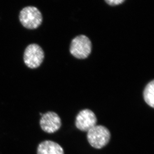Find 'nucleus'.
Returning a JSON list of instances; mask_svg holds the SVG:
<instances>
[{
	"label": "nucleus",
	"mask_w": 154,
	"mask_h": 154,
	"mask_svg": "<svg viewBox=\"0 0 154 154\" xmlns=\"http://www.w3.org/2000/svg\"><path fill=\"white\" fill-rule=\"evenodd\" d=\"M44 58V50L38 45L32 44L26 47L23 54V61L28 68L34 69L39 67Z\"/></svg>",
	"instance_id": "4"
},
{
	"label": "nucleus",
	"mask_w": 154,
	"mask_h": 154,
	"mask_svg": "<svg viewBox=\"0 0 154 154\" xmlns=\"http://www.w3.org/2000/svg\"><path fill=\"white\" fill-rule=\"evenodd\" d=\"M42 129L48 134H52L60 129L61 126V120L57 114L49 111L44 114L39 121Z\"/></svg>",
	"instance_id": "6"
},
{
	"label": "nucleus",
	"mask_w": 154,
	"mask_h": 154,
	"mask_svg": "<svg viewBox=\"0 0 154 154\" xmlns=\"http://www.w3.org/2000/svg\"><path fill=\"white\" fill-rule=\"evenodd\" d=\"M19 19L20 23L25 28L34 30L41 26L42 22V16L37 8L28 6L20 11Z\"/></svg>",
	"instance_id": "2"
},
{
	"label": "nucleus",
	"mask_w": 154,
	"mask_h": 154,
	"mask_svg": "<svg viewBox=\"0 0 154 154\" xmlns=\"http://www.w3.org/2000/svg\"><path fill=\"white\" fill-rule=\"evenodd\" d=\"M87 139L92 147L100 149L110 141L111 134L109 130L102 125H96L87 132Z\"/></svg>",
	"instance_id": "1"
},
{
	"label": "nucleus",
	"mask_w": 154,
	"mask_h": 154,
	"mask_svg": "<svg viewBox=\"0 0 154 154\" xmlns=\"http://www.w3.org/2000/svg\"><path fill=\"white\" fill-rule=\"evenodd\" d=\"M144 101L149 106L154 108V81L148 83L143 91Z\"/></svg>",
	"instance_id": "8"
},
{
	"label": "nucleus",
	"mask_w": 154,
	"mask_h": 154,
	"mask_svg": "<svg viewBox=\"0 0 154 154\" xmlns=\"http://www.w3.org/2000/svg\"><path fill=\"white\" fill-rule=\"evenodd\" d=\"M63 148L54 141L47 140L38 145L37 154H64Z\"/></svg>",
	"instance_id": "7"
},
{
	"label": "nucleus",
	"mask_w": 154,
	"mask_h": 154,
	"mask_svg": "<svg viewBox=\"0 0 154 154\" xmlns=\"http://www.w3.org/2000/svg\"><path fill=\"white\" fill-rule=\"evenodd\" d=\"M97 117L94 113L89 109L80 111L76 117L75 126L78 129L83 132H88L96 126Z\"/></svg>",
	"instance_id": "5"
},
{
	"label": "nucleus",
	"mask_w": 154,
	"mask_h": 154,
	"mask_svg": "<svg viewBox=\"0 0 154 154\" xmlns=\"http://www.w3.org/2000/svg\"><path fill=\"white\" fill-rule=\"evenodd\" d=\"M92 43L85 35L76 37L71 41L70 53L73 57L79 59H85L91 52Z\"/></svg>",
	"instance_id": "3"
},
{
	"label": "nucleus",
	"mask_w": 154,
	"mask_h": 154,
	"mask_svg": "<svg viewBox=\"0 0 154 154\" xmlns=\"http://www.w3.org/2000/svg\"><path fill=\"white\" fill-rule=\"evenodd\" d=\"M107 4L110 6H117L121 4L125 0H105Z\"/></svg>",
	"instance_id": "9"
}]
</instances>
